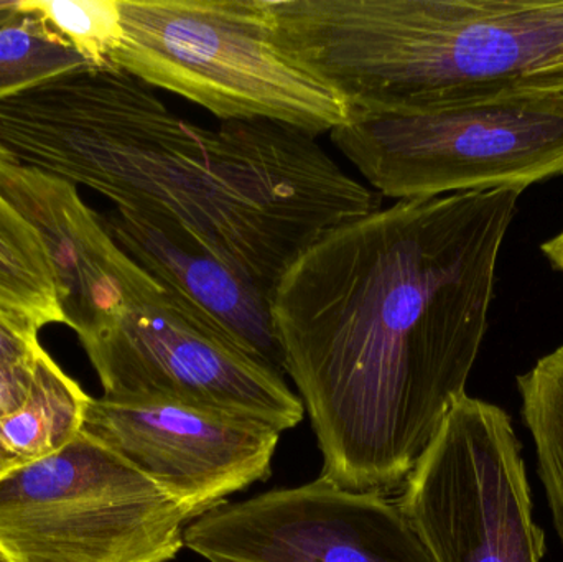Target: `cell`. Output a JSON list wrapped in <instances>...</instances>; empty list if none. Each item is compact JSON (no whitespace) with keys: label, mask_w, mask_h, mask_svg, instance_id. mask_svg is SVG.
I'll list each match as a JSON object with an SVG mask.
<instances>
[{"label":"cell","mask_w":563,"mask_h":562,"mask_svg":"<svg viewBox=\"0 0 563 562\" xmlns=\"http://www.w3.org/2000/svg\"><path fill=\"white\" fill-rule=\"evenodd\" d=\"M0 317L42 330L65 323L52 264L32 224L0 194Z\"/></svg>","instance_id":"obj_14"},{"label":"cell","mask_w":563,"mask_h":562,"mask_svg":"<svg viewBox=\"0 0 563 562\" xmlns=\"http://www.w3.org/2000/svg\"><path fill=\"white\" fill-rule=\"evenodd\" d=\"M82 349L104 398L190 406L280 434L305 416L280 372L238 349L158 283Z\"/></svg>","instance_id":"obj_8"},{"label":"cell","mask_w":563,"mask_h":562,"mask_svg":"<svg viewBox=\"0 0 563 562\" xmlns=\"http://www.w3.org/2000/svg\"><path fill=\"white\" fill-rule=\"evenodd\" d=\"M367 187L396 201L525 191L563 175V91L521 88L330 132Z\"/></svg>","instance_id":"obj_5"},{"label":"cell","mask_w":563,"mask_h":562,"mask_svg":"<svg viewBox=\"0 0 563 562\" xmlns=\"http://www.w3.org/2000/svg\"><path fill=\"white\" fill-rule=\"evenodd\" d=\"M19 0H0V13L7 12V10L13 9Z\"/></svg>","instance_id":"obj_23"},{"label":"cell","mask_w":563,"mask_h":562,"mask_svg":"<svg viewBox=\"0 0 563 562\" xmlns=\"http://www.w3.org/2000/svg\"><path fill=\"white\" fill-rule=\"evenodd\" d=\"M112 68L224 121H271L308 134L350 121L340 96L291 58L267 0H119Z\"/></svg>","instance_id":"obj_4"},{"label":"cell","mask_w":563,"mask_h":562,"mask_svg":"<svg viewBox=\"0 0 563 562\" xmlns=\"http://www.w3.org/2000/svg\"><path fill=\"white\" fill-rule=\"evenodd\" d=\"M154 481L190 520L273 474L280 432L172 403L91 398L85 428Z\"/></svg>","instance_id":"obj_10"},{"label":"cell","mask_w":563,"mask_h":562,"mask_svg":"<svg viewBox=\"0 0 563 562\" xmlns=\"http://www.w3.org/2000/svg\"><path fill=\"white\" fill-rule=\"evenodd\" d=\"M521 194L396 201L331 228L285 271L274 326L323 477L402 488L466 395Z\"/></svg>","instance_id":"obj_1"},{"label":"cell","mask_w":563,"mask_h":562,"mask_svg":"<svg viewBox=\"0 0 563 562\" xmlns=\"http://www.w3.org/2000/svg\"><path fill=\"white\" fill-rule=\"evenodd\" d=\"M101 218L115 243L195 316L284 375L273 293L260 280L211 253L175 221L145 218L115 207Z\"/></svg>","instance_id":"obj_12"},{"label":"cell","mask_w":563,"mask_h":562,"mask_svg":"<svg viewBox=\"0 0 563 562\" xmlns=\"http://www.w3.org/2000/svg\"><path fill=\"white\" fill-rule=\"evenodd\" d=\"M42 349L38 342V330L19 326L0 317V366H9V368L32 366Z\"/></svg>","instance_id":"obj_18"},{"label":"cell","mask_w":563,"mask_h":562,"mask_svg":"<svg viewBox=\"0 0 563 562\" xmlns=\"http://www.w3.org/2000/svg\"><path fill=\"white\" fill-rule=\"evenodd\" d=\"M16 467H19V465H16L12 459L7 458L3 452H0V477H3V475L9 474L10 471Z\"/></svg>","instance_id":"obj_22"},{"label":"cell","mask_w":563,"mask_h":562,"mask_svg":"<svg viewBox=\"0 0 563 562\" xmlns=\"http://www.w3.org/2000/svg\"><path fill=\"white\" fill-rule=\"evenodd\" d=\"M282 48L351 119L521 88L563 66V0H267Z\"/></svg>","instance_id":"obj_3"},{"label":"cell","mask_w":563,"mask_h":562,"mask_svg":"<svg viewBox=\"0 0 563 562\" xmlns=\"http://www.w3.org/2000/svg\"><path fill=\"white\" fill-rule=\"evenodd\" d=\"M518 389L549 510L563 543V346L518 376Z\"/></svg>","instance_id":"obj_15"},{"label":"cell","mask_w":563,"mask_h":562,"mask_svg":"<svg viewBox=\"0 0 563 562\" xmlns=\"http://www.w3.org/2000/svg\"><path fill=\"white\" fill-rule=\"evenodd\" d=\"M82 66L91 65L20 0L0 13V99Z\"/></svg>","instance_id":"obj_16"},{"label":"cell","mask_w":563,"mask_h":562,"mask_svg":"<svg viewBox=\"0 0 563 562\" xmlns=\"http://www.w3.org/2000/svg\"><path fill=\"white\" fill-rule=\"evenodd\" d=\"M58 32L86 62L112 68L121 42L119 0H20Z\"/></svg>","instance_id":"obj_17"},{"label":"cell","mask_w":563,"mask_h":562,"mask_svg":"<svg viewBox=\"0 0 563 562\" xmlns=\"http://www.w3.org/2000/svg\"><path fill=\"white\" fill-rule=\"evenodd\" d=\"M185 548L208 562H435L397 498L323 475L197 518Z\"/></svg>","instance_id":"obj_9"},{"label":"cell","mask_w":563,"mask_h":562,"mask_svg":"<svg viewBox=\"0 0 563 562\" xmlns=\"http://www.w3.org/2000/svg\"><path fill=\"white\" fill-rule=\"evenodd\" d=\"M397 497L435 562H542L544 531L505 409L463 395Z\"/></svg>","instance_id":"obj_7"},{"label":"cell","mask_w":563,"mask_h":562,"mask_svg":"<svg viewBox=\"0 0 563 562\" xmlns=\"http://www.w3.org/2000/svg\"><path fill=\"white\" fill-rule=\"evenodd\" d=\"M0 145L115 208L181 224L273 296L321 234L383 203L314 135L271 121L201 128L115 68L82 66L9 96Z\"/></svg>","instance_id":"obj_2"},{"label":"cell","mask_w":563,"mask_h":562,"mask_svg":"<svg viewBox=\"0 0 563 562\" xmlns=\"http://www.w3.org/2000/svg\"><path fill=\"white\" fill-rule=\"evenodd\" d=\"M0 194L32 224L46 250L65 326L81 345L104 332L157 280L109 233L101 214L62 178L22 164L0 145Z\"/></svg>","instance_id":"obj_11"},{"label":"cell","mask_w":563,"mask_h":562,"mask_svg":"<svg viewBox=\"0 0 563 562\" xmlns=\"http://www.w3.org/2000/svg\"><path fill=\"white\" fill-rule=\"evenodd\" d=\"M521 88L561 89L563 91V66L532 76Z\"/></svg>","instance_id":"obj_20"},{"label":"cell","mask_w":563,"mask_h":562,"mask_svg":"<svg viewBox=\"0 0 563 562\" xmlns=\"http://www.w3.org/2000/svg\"><path fill=\"white\" fill-rule=\"evenodd\" d=\"M190 517L154 481L81 429L62 451L0 477L9 562H170Z\"/></svg>","instance_id":"obj_6"},{"label":"cell","mask_w":563,"mask_h":562,"mask_svg":"<svg viewBox=\"0 0 563 562\" xmlns=\"http://www.w3.org/2000/svg\"><path fill=\"white\" fill-rule=\"evenodd\" d=\"M91 396L42 349L23 405L0 419V452L19 467L65 449L85 428Z\"/></svg>","instance_id":"obj_13"},{"label":"cell","mask_w":563,"mask_h":562,"mask_svg":"<svg viewBox=\"0 0 563 562\" xmlns=\"http://www.w3.org/2000/svg\"><path fill=\"white\" fill-rule=\"evenodd\" d=\"M0 562H9L5 560V558L2 557V554H0Z\"/></svg>","instance_id":"obj_24"},{"label":"cell","mask_w":563,"mask_h":562,"mask_svg":"<svg viewBox=\"0 0 563 562\" xmlns=\"http://www.w3.org/2000/svg\"><path fill=\"white\" fill-rule=\"evenodd\" d=\"M542 251H544L548 260L563 273V230L558 236L549 240L548 243L542 244Z\"/></svg>","instance_id":"obj_21"},{"label":"cell","mask_w":563,"mask_h":562,"mask_svg":"<svg viewBox=\"0 0 563 562\" xmlns=\"http://www.w3.org/2000/svg\"><path fill=\"white\" fill-rule=\"evenodd\" d=\"M33 365L25 368L0 366V419L15 412L25 401L32 386Z\"/></svg>","instance_id":"obj_19"}]
</instances>
